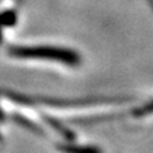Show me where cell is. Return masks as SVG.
<instances>
[{
  "label": "cell",
  "mask_w": 153,
  "mask_h": 153,
  "mask_svg": "<svg viewBox=\"0 0 153 153\" xmlns=\"http://www.w3.org/2000/svg\"><path fill=\"white\" fill-rule=\"evenodd\" d=\"M12 55L25 59H46L55 60L59 63H64L68 65H75L79 63L78 55L73 51L57 49L50 46H27V47H14L10 50Z\"/></svg>",
  "instance_id": "6da1fadb"
}]
</instances>
